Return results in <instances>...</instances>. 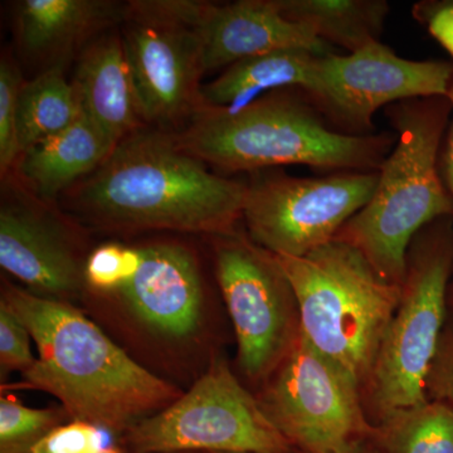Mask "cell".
<instances>
[{
    "instance_id": "21",
    "label": "cell",
    "mask_w": 453,
    "mask_h": 453,
    "mask_svg": "<svg viewBox=\"0 0 453 453\" xmlns=\"http://www.w3.org/2000/svg\"><path fill=\"white\" fill-rule=\"evenodd\" d=\"M81 115L73 82H68L64 73V62H57L31 81L23 82L17 113L20 155L67 129Z\"/></svg>"
},
{
    "instance_id": "20",
    "label": "cell",
    "mask_w": 453,
    "mask_h": 453,
    "mask_svg": "<svg viewBox=\"0 0 453 453\" xmlns=\"http://www.w3.org/2000/svg\"><path fill=\"white\" fill-rule=\"evenodd\" d=\"M282 16L308 27L320 40L349 53L380 42L389 3L386 0H275Z\"/></svg>"
},
{
    "instance_id": "28",
    "label": "cell",
    "mask_w": 453,
    "mask_h": 453,
    "mask_svg": "<svg viewBox=\"0 0 453 453\" xmlns=\"http://www.w3.org/2000/svg\"><path fill=\"white\" fill-rule=\"evenodd\" d=\"M428 399L453 405V320L447 321L426 384Z\"/></svg>"
},
{
    "instance_id": "14",
    "label": "cell",
    "mask_w": 453,
    "mask_h": 453,
    "mask_svg": "<svg viewBox=\"0 0 453 453\" xmlns=\"http://www.w3.org/2000/svg\"><path fill=\"white\" fill-rule=\"evenodd\" d=\"M133 277L119 290L146 327L170 339H186L199 330L203 286L195 256L175 243L139 247Z\"/></svg>"
},
{
    "instance_id": "18",
    "label": "cell",
    "mask_w": 453,
    "mask_h": 453,
    "mask_svg": "<svg viewBox=\"0 0 453 453\" xmlns=\"http://www.w3.org/2000/svg\"><path fill=\"white\" fill-rule=\"evenodd\" d=\"M115 146L82 112L67 129L20 155L18 172L37 195L53 198L77 179L96 172Z\"/></svg>"
},
{
    "instance_id": "9",
    "label": "cell",
    "mask_w": 453,
    "mask_h": 453,
    "mask_svg": "<svg viewBox=\"0 0 453 453\" xmlns=\"http://www.w3.org/2000/svg\"><path fill=\"white\" fill-rule=\"evenodd\" d=\"M242 219L250 240L279 257H303L335 240L374 195L378 172L296 178L256 172Z\"/></svg>"
},
{
    "instance_id": "24",
    "label": "cell",
    "mask_w": 453,
    "mask_h": 453,
    "mask_svg": "<svg viewBox=\"0 0 453 453\" xmlns=\"http://www.w3.org/2000/svg\"><path fill=\"white\" fill-rule=\"evenodd\" d=\"M140 251L136 247L106 243L97 247L86 261L85 282L100 291H119L138 267Z\"/></svg>"
},
{
    "instance_id": "11",
    "label": "cell",
    "mask_w": 453,
    "mask_h": 453,
    "mask_svg": "<svg viewBox=\"0 0 453 453\" xmlns=\"http://www.w3.org/2000/svg\"><path fill=\"white\" fill-rule=\"evenodd\" d=\"M453 64L411 61L380 42L347 56H320L306 97L345 129L372 130V115L383 106L412 98L446 96Z\"/></svg>"
},
{
    "instance_id": "27",
    "label": "cell",
    "mask_w": 453,
    "mask_h": 453,
    "mask_svg": "<svg viewBox=\"0 0 453 453\" xmlns=\"http://www.w3.org/2000/svg\"><path fill=\"white\" fill-rule=\"evenodd\" d=\"M31 334L11 308L0 301V363L4 371L25 372L35 363Z\"/></svg>"
},
{
    "instance_id": "26",
    "label": "cell",
    "mask_w": 453,
    "mask_h": 453,
    "mask_svg": "<svg viewBox=\"0 0 453 453\" xmlns=\"http://www.w3.org/2000/svg\"><path fill=\"white\" fill-rule=\"evenodd\" d=\"M106 431L91 423L57 426L23 453H92L109 449Z\"/></svg>"
},
{
    "instance_id": "31",
    "label": "cell",
    "mask_w": 453,
    "mask_h": 453,
    "mask_svg": "<svg viewBox=\"0 0 453 453\" xmlns=\"http://www.w3.org/2000/svg\"><path fill=\"white\" fill-rule=\"evenodd\" d=\"M345 453H383L380 451L372 437L365 438V440L360 441L356 443L353 447L348 449Z\"/></svg>"
},
{
    "instance_id": "3",
    "label": "cell",
    "mask_w": 453,
    "mask_h": 453,
    "mask_svg": "<svg viewBox=\"0 0 453 453\" xmlns=\"http://www.w3.org/2000/svg\"><path fill=\"white\" fill-rule=\"evenodd\" d=\"M301 89H282L238 111L201 107L175 135L181 148L223 172L308 165L378 172L395 135H356L330 129Z\"/></svg>"
},
{
    "instance_id": "7",
    "label": "cell",
    "mask_w": 453,
    "mask_h": 453,
    "mask_svg": "<svg viewBox=\"0 0 453 453\" xmlns=\"http://www.w3.org/2000/svg\"><path fill=\"white\" fill-rule=\"evenodd\" d=\"M135 453H291L259 401L216 360L174 403L127 432Z\"/></svg>"
},
{
    "instance_id": "25",
    "label": "cell",
    "mask_w": 453,
    "mask_h": 453,
    "mask_svg": "<svg viewBox=\"0 0 453 453\" xmlns=\"http://www.w3.org/2000/svg\"><path fill=\"white\" fill-rule=\"evenodd\" d=\"M23 81L19 71L8 58L0 62V169L4 175L19 159L18 146V96Z\"/></svg>"
},
{
    "instance_id": "15",
    "label": "cell",
    "mask_w": 453,
    "mask_h": 453,
    "mask_svg": "<svg viewBox=\"0 0 453 453\" xmlns=\"http://www.w3.org/2000/svg\"><path fill=\"white\" fill-rule=\"evenodd\" d=\"M0 266L33 290L58 299L81 290L85 273L64 228L22 201L0 210Z\"/></svg>"
},
{
    "instance_id": "8",
    "label": "cell",
    "mask_w": 453,
    "mask_h": 453,
    "mask_svg": "<svg viewBox=\"0 0 453 453\" xmlns=\"http://www.w3.org/2000/svg\"><path fill=\"white\" fill-rule=\"evenodd\" d=\"M258 399L280 434L299 453H345L372 437L363 389L300 334Z\"/></svg>"
},
{
    "instance_id": "17",
    "label": "cell",
    "mask_w": 453,
    "mask_h": 453,
    "mask_svg": "<svg viewBox=\"0 0 453 453\" xmlns=\"http://www.w3.org/2000/svg\"><path fill=\"white\" fill-rule=\"evenodd\" d=\"M14 16L25 53L55 58L125 16V12L107 0H23L17 3Z\"/></svg>"
},
{
    "instance_id": "13",
    "label": "cell",
    "mask_w": 453,
    "mask_h": 453,
    "mask_svg": "<svg viewBox=\"0 0 453 453\" xmlns=\"http://www.w3.org/2000/svg\"><path fill=\"white\" fill-rule=\"evenodd\" d=\"M150 3L155 11L196 33L205 73L273 50L300 49L332 55L330 44L311 29L283 17L275 0H240L228 4L192 0Z\"/></svg>"
},
{
    "instance_id": "10",
    "label": "cell",
    "mask_w": 453,
    "mask_h": 453,
    "mask_svg": "<svg viewBox=\"0 0 453 453\" xmlns=\"http://www.w3.org/2000/svg\"><path fill=\"white\" fill-rule=\"evenodd\" d=\"M216 271L234 323L238 363L251 380H267L300 338L299 303L276 256L250 238L219 235Z\"/></svg>"
},
{
    "instance_id": "22",
    "label": "cell",
    "mask_w": 453,
    "mask_h": 453,
    "mask_svg": "<svg viewBox=\"0 0 453 453\" xmlns=\"http://www.w3.org/2000/svg\"><path fill=\"white\" fill-rule=\"evenodd\" d=\"M383 453H453V405L443 401L399 411L375 423Z\"/></svg>"
},
{
    "instance_id": "12",
    "label": "cell",
    "mask_w": 453,
    "mask_h": 453,
    "mask_svg": "<svg viewBox=\"0 0 453 453\" xmlns=\"http://www.w3.org/2000/svg\"><path fill=\"white\" fill-rule=\"evenodd\" d=\"M124 18L122 44L142 121L189 122L201 109L205 73L196 33L155 11L150 0L129 3Z\"/></svg>"
},
{
    "instance_id": "29",
    "label": "cell",
    "mask_w": 453,
    "mask_h": 453,
    "mask_svg": "<svg viewBox=\"0 0 453 453\" xmlns=\"http://www.w3.org/2000/svg\"><path fill=\"white\" fill-rule=\"evenodd\" d=\"M412 14L453 58V0H423L414 4Z\"/></svg>"
},
{
    "instance_id": "32",
    "label": "cell",
    "mask_w": 453,
    "mask_h": 453,
    "mask_svg": "<svg viewBox=\"0 0 453 453\" xmlns=\"http://www.w3.org/2000/svg\"><path fill=\"white\" fill-rule=\"evenodd\" d=\"M92 453H125V452L120 451V449H112V447H109V449H101V451L92 452Z\"/></svg>"
},
{
    "instance_id": "35",
    "label": "cell",
    "mask_w": 453,
    "mask_h": 453,
    "mask_svg": "<svg viewBox=\"0 0 453 453\" xmlns=\"http://www.w3.org/2000/svg\"><path fill=\"white\" fill-rule=\"evenodd\" d=\"M211 453H219V452H211Z\"/></svg>"
},
{
    "instance_id": "2",
    "label": "cell",
    "mask_w": 453,
    "mask_h": 453,
    "mask_svg": "<svg viewBox=\"0 0 453 453\" xmlns=\"http://www.w3.org/2000/svg\"><path fill=\"white\" fill-rule=\"evenodd\" d=\"M247 184L220 177L175 136L144 127L122 139L82 186L91 219L125 229L234 234Z\"/></svg>"
},
{
    "instance_id": "5",
    "label": "cell",
    "mask_w": 453,
    "mask_h": 453,
    "mask_svg": "<svg viewBox=\"0 0 453 453\" xmlns=\"http://www.w3.org/2000/svg\"><path fill=\"white\" fill-rule=\"evenodd\" d=\"M276 258L296 295L303 338L365 390L402 286L338 238L303 257Z\"/></svg>"
},
{
    "instance_id": "34",
    "label": "cell",
    "mask_w": 453,
    "mask_h": 453,
    "mask_svg": "<svg viewBox=\"0 0 453 453\" xmlns=\"http://www.w3.org/2000/svg\"><path fill=\"white\" fill-rule=\"evenodd\" d=\"M179 453H193V452H179Z\"/></svg>"
},
{
    "instance_id": "1",
    "label": "cell",
    "mask_w": 453,
    "mask_h": 453,
    "mask_svg": "<svg viewBox=\"0 0 453 453\" xmlns=\"http://www.w3.org/2000/svg\"><path fill=\"white\" fill-rule=\"evenodd\" d=\"M2 300L37 344V360L22 372L27 388L56 396L73 421L122 434L183 395L70 303L14 286L5 288Z\"/></svg>"
},
{
    "instance_id": "19",
    "label": "cell",
    "mask_w": 453,
    "mask_h": 453,
    "mask_svg": "<svg viewBox=\"0 0 453 453\" xmlns=\"http://www.w3.org/2000/svg\"><path fill=\"white\" fill-rule=\"evenodd\" d=\"M320 55L300 49L280 50L242 59L202 85L201 107L238 111L258 98L282 91L311 88Z\"/></svg>"
},
{
    "instance_id": "4",
    "label": "cell",
    "mask_w": 453,
    "mask_h": 453,
    "mask_svg": "<svg viewBox=\"0 0 453 453\" xmlns=\"http://www.w3.org/2000/svg\"><path fill=\"white\" fill-rule=\"evenodd\" d=\"M451 111L446 96L412 98L388 106L395 148L378 170L371 201L336 235L396 285L403 286L414 237L436 220L453 217V201L441 172Z\"/></svg>"
},
{
    "instance_id": "33",
    "label": "cell",
    "mask_w": 453,
    "mask_h": 453,
    "mask_svg": "<svg viewBox=\"0 0 453 453\" xmlns=\"http://www.w3.org/2000/svg\"><path fill=\"white\" fill-rule=\"evenodd\" d=\"M449 306H451V308L453 309V281L451 282V285H449Z\"/></svg>"
},
{
    "instance_id": "30",
    "label": "cell",
    "mask_w": 453,
    "mask_h": 453,
    "mask_svg": "<svg viewBox=\"0 0 453 453\" xmlns=\"http://www.w3.org/2000/svg\"><path fill=\"white\" fill-rule=\"evenodd\" d=\"M447 98L451 104L452 111L446 131L445 142H443L442 153H441V172H442L443 180H445L447 190L453 201V77L449 83V92H447Z\"/></svg>"
},
{
    "instance_id": "6",
    "label": "cell",
    "mask_w": 453,
    "mask_h": 453,
    "mask_svg": "<svg viewBox=\"0 0 453 453\" xmlns=\"http://www.w3.org/2000/svg\"><path fill=\"white\" fill-rule=\"evenodd\" d=\"M452 219H438L423 228L408 250L401 301L363 390L378 422L429 401L426 384L447 323Z\"/></svg>"
},
{
    "instance_id": "16",
    "label": "cell",
    "mask_w": 453,
    "mask_h": 453,
    "mask_svg": "<svg viewBox=\"0 0 453 453\" xmlns=\"http://www.w3.org/2000/svg\"><path fill=\"white\" fill-rule=\"evenodd\" d=\"M73 85L82 112L113 144L142 129L121 35H104L83 52Z\"/></svg>"
},
{
    "instance_id": "23",
    "label": "cell",
    "mask_w": 453,
    "mask_h": 453,
    "mask_svg": "<svg viewBox=\"0 0 453 453\" xmlns=\"http://www.w3.org/2000/svg\"><path fill=\"white\" fill-rule=\"evenodd\" d=\"M65 412L35 410L11 396L0 399V453H23L57 426Z\"/></svg>"
}]
</instances>
